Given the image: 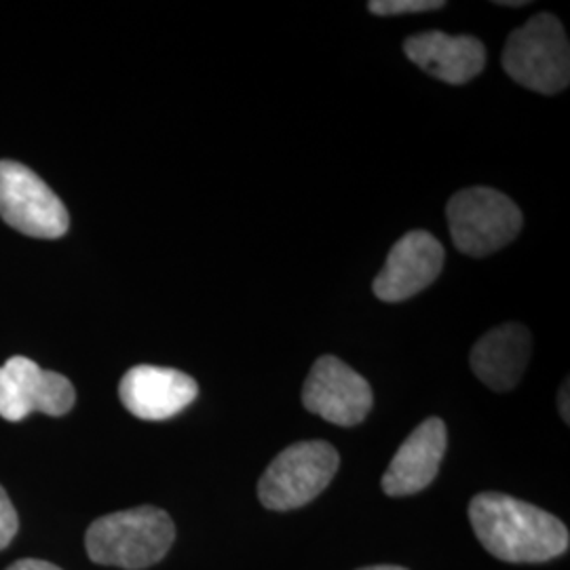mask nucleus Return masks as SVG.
Masks as SVG:
<instances>
[{
	"label": "nucleus",
	"mask_w": 570,
	"mask_h": 570,
	"mask_svg": "<svg viewBox=\"0 0 570 570\" xmlns=\"http://www.w3.org/2000/svg\"><path fill=\"white\" fill-rule=\"evenodd\" d=\"M469 522L484 550L503 562L537 564L569 550V529L562 520L510 494H475Z\"/></svg>",
	"instance_id": "nucleus-1"
},
{
	"label": "nucleus",
	"mask_w": 570,
	"mask_h": 570,
	"mask_svg": "<svg viewBox=\"0 0 570 570\" xmlns=\"http://www.w3.org/2000/svg\"><path fill=\"white\" fill-rule=\"evenodd\" d=\"M176 527L159 508H136L98 518L85 537L87 553L96 564L142 570L164 560L174 546Z\"/></svg>",
	"instance_id": "nucleus-2"
},
{
	"label": "nucleus",
	"mask_w": 570,
	"mask_h": 570,
	"mask_svg": "<svg viewBox=\"0 0 570 570\" xmlns=\"http://www.w3.org/2000/svg\"><path fill=\"white\" fill-rule=\"evenodd\" d=\"M501 61L518 85L543 96L560 94L570 82V45L564 26L551 13H537L511 32Z\"/></svg>",
	"instance_id": "nucleus-3"
},
{
	"label": "nucleus",
	"mask_w": 570,
	"mask_h": 570,
	"mask_svg": "<svg viewBox=\"0 0 570 570\" xmlns=\"http://www.w3.org/2000/svg\"><path fill=\"white\" fill-rule=\"evenodd\" d=\"M452 244L473 258L510 245L522 230V212L508 195L473 186L459 190L446 207Z\"/></svg>",
	"instance_id": "nucleus-4"
},
{
	"label": "nucleus",
	"mask_w": 570,
	"mask_h": 570,
	"mask_svg": "<svg viewBox=\"0 0 570 570\" xmlns=\"http://www.w3.org/2000/svg\"><path fill=\"white\" fill-rule=\"evenodd\" d=\"M341 465L327 442H301L279 452L258 482V499L266 510H298L317 499Z\"/></svg>",
	"instance_id": "nucleus-5"
},
{
	"label": "nucleus",
	"mask_w": 570,
	"mask_h": 570,
	"mask_svg": "<svg viewBox=\"0 0 570 570\" xmlns=\"http://www.w3.org/2000/svg\"><path fill=\"white\" fill-rule=\"evenodd\" d=\"M0 218L37 239H58L70 226L60 197L18 161H0Z\"/></svg>",
	"instance_id": "nucleus-6"
},
{
	"label": "nucleus",
	"mask_w": 570,
	"mask_h": 570,
	"mask_svg": "<svg viewBox=\"0 0 570 570\" xmlns=\"http://www.w3.org/2000/svg\"><path fill=\"white\" fill-rule=\"evenodd\" d=\"M72 383L58 372L42 370L28 357H11L0 366V416L23 421L32 412L63 416L75 406Z\"/></svg>",
	"instance_id": "nucleus-7"
},
{
	"label": "nucleus",
	"mask_w": 570,
	"mask_h": 570,
	"mask_svg": "<svg viewBox=\"0 0 570 570\" xmlns=\"http://www.w3.org/2000/svg\"><path fill=\"white\" fill-rule=\"evenodd\" d=\"M372 402L374 395L366 379L334 355L320 357L306 376L303 404L332 425H360L370 414Z\"/></svg>",
	"instance_id": "nucleus-8"
},
{
	"label": "nucleus",
	"mask_w": 570,
	"mask_h": 570,
	"mask_svg": "<svg viewBox=\"0 0 570 570\" xmlns=\"http://www.w3.org/2000/svg\"><path fill=\"white\" fill-rule=\"evenodd\" d=\"M444 245L428 230H410L391 247L372 289L383 303H404L433 284L444 268Z\"/></svg>",
	"instance_id": "nucleus-9"
},
{
	"label": "nucleus",
	"mask_w": 570,
	"mask_h": 570,
	"mask_svg": "<svg viewBox=\"0 0 570 570\" xmlns=\"http://www.w3.org/2000/svg\"><path fill=\"white\" fill-rule=\"evenodd\" d=\"M197 395L195 379L174 367H131L119 385L122 406L142 421H167L190 406Z\"/></svg>",
	"instance_id": "nucleus-10"
},
{
	"label": "nucleus",
	"mask_w": 570,
	"mask_h": 570,
	"mask_svg": "<svg viewBox=\"0 0 570 570\" xmlns=\"http://www.w3.org/2000/svg\"><path fill=\"white\" fill-rule=\"evenodd\" d=\"M446 425L442 419H428L414 429L395 452L383 475L389 497H407L428 489L435 480L446 454Z\"/></svg>",
	"instance_id": "nucleus-11"
},
{
	"label": "nucleus",
	"mask_w": 570,
	"mask_h": 570,
	"mask_svg": "<svg viewBox=\"0 0 570 570\" xmlns=\"http://www.w3.org/2000/svg\"><path fill=\"white\" fill-rule=\"evenodd\" d=\"M407 60L414 61L433 79L449 85H465L475 79L487 63V49L475 37H452L440 30L414 35L404 42Z\"/></svg>",
	"instance_id": "nucleus-12"
},
{
	"label": "nucleus",
	"mask_w": 570,
	"mask_h": 570,
	"mask_svg": "<svg viewBox=\"0 0 570 570\" xmlns=\"http://www.w3.org/2000/svg\"><path fill=\"white\" fill-rule=\"evenodd\" d=\"M530 332L520 324H503L487 332L471 348L473 374L492 391L515 387L529 366Z\"/></svg>",
	"instance_id": "nucleus-13"
},
{
	"label": "nucleus",
	"mask_w": 570,
	"mask_h": 570,
	"mask_svg": "<svg viewBox=\"0 0 570 570\" xmlns=\"http://www.w3.org/2000/svg\"><path fill=\"white\" fill-rule=\"evenodd\" d=\"M446 2L442 0H372L367 9L374 16H407V13H425L444 9Z\"/></svg>",
	"instance_id": "nucleus-14"
},
{
	"label": "nucleus",
	"mask_w": 570,
	"mask_h": 570,
	"mask_svg": "<svg viewBox=\"0 0 570 570\" xmlns=\"http://www.w3.org/2000/svg\"><path fill=\"white\" fill-rule=\"evenodd\" d=\"M18 529H20L18 511L13 508L7 490L0 487V550H4L13 541Z\"/></svg>",
	"instance_id": "nucleus-15"
},
{
	"label": "nucleus",
	"mask_w": 570,
	"mask_h": 570,
	"mask_svg": "<svg viewBox=\"0 0 570 570\" xmlns=\"http://www.w3.org/2000/svg\"><path fill=\"white\" fill-rule=\"evenodd\" d=\"M7 570H61L60 567H56V564H51V562H45V560H32V558H28V560H20V562H16V564H11Z\"/></svg>",
	"instance_id": "nucleus-16"
},
{
	"label": "nucleus",
	"mask_w": 570,
	"mask_h": 570,
	"mask_svg": "<svg viewBox=\"0 0 570 570\" xmlns=\"http://www.w3.org/2000/svg\"><path fill=\"white\" fill-rule=\"evenodd\" d=\"M558 406H560V414L564 419V423H570L569 419V381L560 389V400H558Z\"/></svg>",
	"instance_id": "nucleus-17"
},
{
	"label": "nucleus",
	"mask_w": 570,
	"mask_h": 570,
	"mask_svg": "<svg viewBox=\"0 0 570 570\" xmlns=\"http://www.w3.org/2000/svg\"><path fill=\"white\" fill-rule=\"evenodd\" d=\"M497 4H499V7H527V0H508V2L499 0Z\"/></svg>",
	"instance_id": "nucleus-18"
},
{
	"label": "nucleus",
	"mask_w": 570,
	"mask_h": 570,
	"mask_svg": "<svg viewBox=\"0 0 570 570\" xmlns=\"http://www.w3.org/2000/svg\"><path fill=\"white\" fill-rule=\"evenodd\" d=\"M360 570H406L402 569V567H391V564H381V567H366V569Z\"/></svg>",
	"instance_id": "nucleus-19"
}]
</instances>
